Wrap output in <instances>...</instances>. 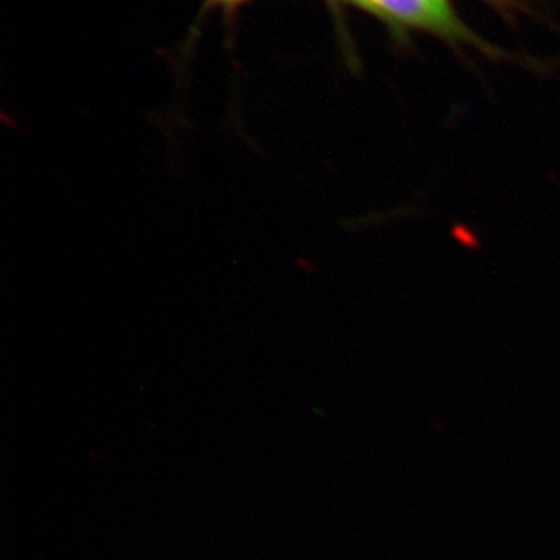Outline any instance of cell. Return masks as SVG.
<instances>
[{
  "instance_id": "6da1fadb",
  "label": "cell",
  "mask_w": 560,
  "mask_h": 560,
  "mask_svg": "<svg viewBox=\"0 0 560 560\" xmlns=\"http://www.w3.org/2000/svg\"><path fill=\"white\" fill-rule=\"evenodd\" d=\"M381 18L390 27L418 28L442 38L471 40V33L456 16L448 0H349Z\"/></svg>"
}]
</instances>
